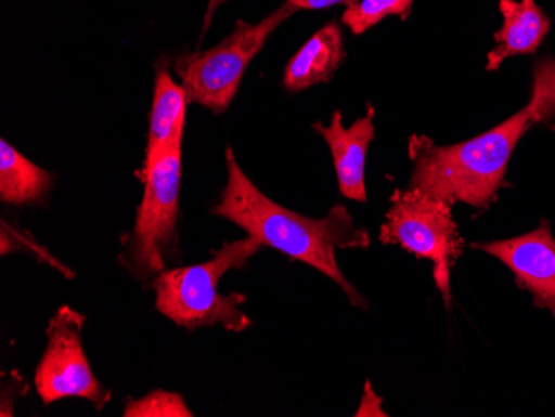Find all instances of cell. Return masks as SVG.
Returning <instances> with one entry per match:
<instances>
[{
  "label": "cell",
  "instance_id": "6da1fadb",
  "mask_svg": "<svg viewBox=\"0 0 555 417\" xmlns=\"http://www.w3.org/2000/svg\"><path fill=\"white\" fill-rule=\"evenodd\" d=\"M227 173L229 179L214 214L235 223L263 247L310 264L335 282L352 307L366 310V301L343 275L336 260L338 250H364L371 245L366 230L354 225L345 205H336L321 220L280 207L245 175L232 148H227Z\"/></svg>",
  "mask_w": 555,
  "mask_h": 417
},
{
  "label": "cell",
  "instance_id": "7a4b0ae2",
  "mask_svg": "<svg viewBox=\"0 0 555 417\" xmlns=\"http://www.w3.org/2000/svg\"><path fill=\"white\" fill-rule=\"evenodd\" d=\"M532 123L531 112L524 107L489 132L456 145L441 146L426 135L411 136V188L451 205L486 210L506 179L514 148Z\"/></svg>",
  "mask_w": 555,
  "mask_h": 417
},
{
  "label": "cell",
  "instance_id": "3957f363",
  "mask_svg": "<svg viewBox=\"0 0 555 417\" xmlns=\"http://www.w3.org/2000/svg\"><path fill=\"white\" fill-rule=\"evenodd\" d=\"M263 247L254 236L224 243L211 260L192 266L168 268L155 279V308L180 328L221 326L230 333H242L251 320L242 311L246 303L242 292L220 295L218 283L230 270H243Z\"/></svg>",
  "mask_w": 555,
  "mask_h": 417
},
{
  "label": "cell",
  "instance_id": "277c9868",
  "mask_svg": "<svg viewBox=\"0 0 555 417\" xmlns=\"http://www.w3.org/2000/svg\"><path fill=\"white\" fill-rule=\"evenodd\" d=\"M143 196L133 229L121 239L118 263L145 288L168 270L179 251L182 146L143 158Z\"/></svg>",
  "mask_w": 555,
  "mask_h": 417
},
{
  "label": "cell",
  "instance_id": "5b68a950",
  "mask_svg": "<svg viewBox=\"0 0 555 417\" xmlns=\"http://www.w3.org/2000/svg\"><path fill=\"white\" fill-rule=\"evenodd\" d=\"M295 12L296 9L285 2L258 24L240 21L235 30L214 49L175 58L173 70L189 92L190 102L214 114L227 112L249 62L263 49L268 37Z\"/></svg>",
  "mask_w": 555,
  "mask_h": 417
},
{
  "label": "cell",
  "instance_id": "8992f818",
  "mask_svg": "<svg viewBox=\"0 0 555 417\" xmlns=\"http://www.w3.org/2000/svg\"><path fill=\"white\" fill-rule=\"evenodd\" d=\"M379 232L383 245H399L414 257L433 261L435 282L451 303V270L463 255L464 239L452 205L417 188L396 190Z\"/></svg>",
  "mask_w": 555,
  "mask_h": 417
},
{
  "label": "cell",
  "instance_id": "52a82bcc",
  "mask_svg": "<svg viewBox=\"0 0 555 417\" xmlns=\"http://www.w3.org/2000/svg\"><path fill=\"white\" fill-rule=\"evenodd\" d=\"M83 325L86 316L67 304L50 317L47 326L49 342L34 376L37 394L43 404L80 398L102 411L111 403V389L95 378L83 351Z\"/></svg>",
  "mask_w": 555,
  "mask_h": 417
},
{
  "label": "cell",
  "instance_id": "ba28073f",
  "mask_svg": "<svg viewBox=\"0 0 555 417\" xmlns=\"http://www.w3.org/2000/svg\"><path fill=\"white\" fill-rule=\"evenodd\" d=\"M473 248L506 264L517 285L531 292L535 307L551 311L555 317V239L545 220L534 232L499 242L474 243Z\"/></svg>",
  "mask_w": 555,
  "mask_h": 417
},
{
  "label": "cell",
  "instance_id": "9c48e42d",
  "mask_svg": "<svg viewBox=\"0 0 555 417\" xmlns=\"http://www.w3.org/2000/svg\"><path fill=\"white\" fill-rule=\"evenodd\" d=\"M313 129L326 140L330 146L333 161H335L339 193L348 200L366 204L364 168H366L367 151L374 139V108L370 105L366 117L354 121L349 129L343 126L341 112L333 114L330 126H323L317 121Z\"/></svg>",
  "mask_w": 555,
  "mask_h": 417
},
{
  "label": "cell",
  "instance_id": "30bf717a",
  "mask_svg": "<svg viewBox=\"0 0 555 417\" xmlns=\"http://www.w3.org/2000/svg\"><path fill=\"white\" fill-rule=\"evenodd\" d=\"M499 9L502 27L495 32V47L488 54V71L498 70L506 58L534 54L551 27L535 0H501Z\"/></svg>",
  "mask_w": 555,
  "mask_h": 417
},
{
  "label": "cell",
  "instance_id": "8fae6325",
  "mask_svg": "<svg viewBox=\"0 0 555 417\" xmlns=\"http://www.w3.org/2000/svg\"><path fill=\"white\" fill-rule=\"evenodd\" d=\"M345 61V39L335 22L318 30L293 55L285 68L283 86L289 92H301L318 83L327 82Z\"/></svg>",
  "mask_w": 555,
  "mask_h": 417
},
{
  "label": "cell",
  "instance_id": "7c38bea8",
  "mask_svg": "<svg viewBox=\"0 0 555 417\" xmlns=\"http://www.w3.org/2000/svg\"><path fill=\"white\" fill-rule=\"evenodd\" d=\"M189 102L190 96L185 87L175 82L167 68H158L155 76L154 101L150 110L145 158L154 157L175 146H183Z\"/></svg>",
  "mask_w": 555,
  "mask_h": 417
},
{
  "label": "cell",
  "instance_id": "4fadbf2b",
  "mask_svg": "<svg viewBox=\"0 0 555 417\" xmlns=\"http://www.w3.org/2000/svg\"><path fill=\"white\" fill-rule=\"evenodd\" d=\"M52 186V173L18 154L5 140L0 142V200L17 207L40 204Z\"/></svg>",
  "mask_w": 555,
  "mask_h": 417
},
{
  "label": "cell",
  "instance_id": "5bb4252c",
  "mask_svg": "<svg viewBox=\"0 0 555 417\" xmlns=\"http://www.w3.org/2000/svg\"><path fill=\"white\" fill-rule=\"evenodd\" d=\"M413 2L414 0H352L351 4L346 5L343 24L352 34L360 36L391 15L406 18L411 14Z\"/></svg>",
  "mask_w": 555,
  "mask_h": 417
},
{
  "label": "cell",
  "instance_id": "9a60e30c",
  "mask_svg": "<svg viewBox=\"0 0 555 417\" xmlns=\"http://www.w3.org/2000/svg\"><path fill=\"white\" fill-rule=\"evenodd\" d=\"M185 400L179 392L155 389L140 400L125 404L124 417H193Z\"/></svg>",
  "mask_w": 555,
  "mask_h": 417
},
{
  "label": "cell",
  "instance_id": "2e32d148",
  "mask_svg": "<svg viewBox=\"0 0 555 417\" xmlns=\"http://www.w3.org/2000/svg\"><path fill=\"white\" fill-rule=\"evenodd\" d=\"M526 107L531 112L534 123L555 117V58L544 57L535 64L531 101Z\"/></svg>",
  "mask_w": 555,
  "mask_h": 417
},
{
  "label": "cell",
  "instance_id": "e0dca14e",
  "mask_svg": "<svg viewBox=\"0 0 555 417\" xmlns=\"http://www.w3.org/2000/svg\"><path fill=\"white\" fill-rule=\"evenodd\" d=\"M0 239H2V243H0V245H2V248H0L2 257H8L9 253L25 251V253H29L30 257L37 258V260L42 261V263L55 268V270H59V272L67 276V278H74V273H72L67 266H64L61 261L55 260V258L52 257L42 245H39L29 233L8 225L5 220H2V238Z\"/></svg>",
  "mask_w": 555,
  "mask_h": 417
},
{
  "label": "cell",
  "instance_id": "ac0fdd59",
  "mask_svg": "<svg viewBox=\"0 0 555 417\" xmlns=\"http://www.w3.org/2000/svg\"><path fill=\"white\" fill-rule=\"evenodd\" d=\"M29 392V386L18 376L17 372L2 373V391H0V416H14V404L17 398Z\"/></svg>",
  "mask_w": 555,
  "mask_h": 417
},
{
  "label": "cell",
  "instance_id": "d6986e66",
  "mask_svg": "<svg viewBox=\"0 0 555 417\" xmlns=\"http://www.w3.org/2000/svg\"><path fill=\"white\" fill-rule=\"evenodd\" d=\"M379 404H382V401H379V398L374 396L373 389H371V385L367 382L363 404H361L360 409L357 411L354 416H386L385 411L382 409Z\"/></svg>",
  "mask_w": 555,
  "mask_h": 417
},
{
  "label": "cell",
  "instance_id": "ffe728a7",
  "mask_svg": "<svg viewBox=\"0 0 555 417\" xmlns=\"http://www.w3.org/2000/svg\"><path fill=\"white\" fill-rule=\"evenodd\" d=\"M296 11H320V9L335 8V5H349L352 0H286Z\"/></svg>",
  "mask_w": 555,
  "mask_h": 417
},
{
  "label": "cell",
  "instance_id": "44dd1931",
  "mask_svg": "<svg viewBox=\"0 0 555 417\" xmlns=\"http://www.w3.org/2000/svg\"><path fill=\"white\" fill-rule=\"evenodd\" d=\"M224 0H210L208 2L207 15H205V29L207 30L208 24H210L211 17H214L215 11L223 4Z\"/></svg>",
  "mask_w": 555,
  "mask_h": 417
}]
</instances>
